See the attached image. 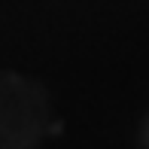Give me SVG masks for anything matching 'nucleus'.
Here are the masks:
<instances>
[{
    "label": "nucleus",
    "instance_id": "f03ea898",
    "mask_svg": "<svg viewBox=\"0 0 149 149\" xmlns=\"http://www.w3.org/2000/svg\"><path fill=\"white\" fill-rule=\"evenodd\" d=\"M140 140H143V146H149V119H146V125H143V134H140Z\"/></svg>",
    "mask_w": 149,
    "mask_h": 149
},
{
    "label": "nucleus",
    "instance_id": "f257e3e1",
    "mask_svg": "<svg viewBox=\"0 0 149 149\" xmlns=\"http://www.w3.org/2000/svg\"><path fill=\"white\" fill-rule=\"evenodd\" d=\"M49 128V107L40 85L15 73H0V146H37Z\"/></svg>",
    "mask_w": 149,
    "mask_h": 149
}]
</instances>
